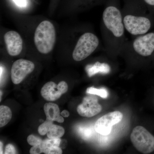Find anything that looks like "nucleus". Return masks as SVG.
Listing matches in <instances>:
<instances>
[{"instance_id": "4", "label": "nucleus", "mask_w": 154, "mask_h": 154, "mask_svg": "<svg viewBox=\"0 0 154 154\" xmlns=\"http://www.w3.org/2000/svg\"><path fill=\"white\" fill-rule=\"evenodd\" d=\"M56 34L54 26L48 21L41 22L37 26L34 41L35 46L39 52L47 54L52 51L55 44Z\"/></svg>"}, {"instance_id": "27", "label": "nucleus", "mask_w": 154, "mask_h": 154, "mask_svg": "<svg viewBox=\"0 0 154 154\" xmlns=\"http://www.w3.org/2000/svg\"><path fill=\"white\" fill-rule=\"evenodd\" d=\"M0 147H1V149H0V153L1 154H3V144L2 143V142H0Z\"/></svg>"}, {"instance_id": "2", "label": "nucleus", "mask_w": 154, "mask_h": 154, "mask_svg": "<svg viewBox=\"0 0 154 154\" xmlns=\"http://www.w3.org/2000/svg\"><path fill=\"white\" fill-rule=\"evenodd\" d=\"M122 9V19L125 30L136 36L149 32L154 26V17L140 0H123Z\"/></svg>"}, {"instance_id": "26", "label": "nucleus", "mask_w": 154, "mask_h": 154, "mask_svg": "<svg viewBox=\"0 0 154 154\" xmlns=\"http://www.w3.org/2000/svg\"><path fill=\"white\" fill-rule=\"evenodd\" d=\"M61 115L64 117H68L69 116L70 113L68 110H64L60 113Z\"/></svg>"}, {"instance_id": "12", "label": "nucleus", "mask_w": 154, "mask_h": 154, "mask_svg": "<svg viewBox=\"0 0 154 154\" xmlns=\"http://www.w3.org/2000/svg\"><path fill=\"white\" fill-rule=\"evenodd\" d=\"M44 110L46 119L52 122L63 123L64 121L63 116L61 115L60 108L57 105L52 102H48L44 105Z\"/></svg>"}, {"instance_id": "15", "label": "nucleus", "mask_w": 154, "mask_h": 154, "mask_svg": "<svg viewBox=\"0 0 154 154\" xmlns=\"http://www.w3.org/2000/svg\"><path fill=\"white\" fill-rule=\"evenodd\" d=\"M65 130L63 127L56 125L52 124L47 132L48 137L50 139L60 138L63 136Z\"/></svg>"}, {"instance_id": "6", "label": "nucleus", "mask_w": 154, "mask_h": 154, "mask_svg": "<svg viewBox=\"0 0 154 154\" xmlns=\"http://www.w3.org/2000/svg\"><path fill=\"white\" fill-rule=\"evenodd\" d=\"M130 139L134 147L142 153L149 154L154 151V136L143 127H135Z\"/></svg>"}, {"instance_id": "20", "label": "nucleus", "mask_w": 154, "mask_h": 154, "mask_svg": "<svg viewBox=\"0 0 154 154\" xmlns=\"http://www.w3.org/2000/svg\"><path fill=\"white\" fill-rule=\"evenodd\" d=\"M42 141L40 138L33 135H30L27 138V142L28 144L32 146L40 144L42 143Z\"/></svg>"}, {"instance_id": "5", "label": "nucleus", "mask_w": 154, "mask_h": 154, "mask_svg": "<svg viewBox=\"0 0 154 154\" xmlns=\"http://www.w3.org/2000/svg\"><path fill=\"white\" fill-rule=\"evenodd\" d=\"M99 45V38L91 32H86L80 36L72 52V58L77 62L84 60L94 53Z\"/></svg>"}, {"instance_id": "23", "label": "nucleus", "mask_w": 154, "mask_h": 154, "mask_svg": "<svg viewBox=\"0 0 154 154\" xmlns=\"http://www.w3.org/2000/svg\"><path fill=\"white\" fill-rule=\"evenodd\" d=\"M43 152V148L42 143L37 145L32 146L30 150V154H39Z\"/></svg>"}, {"instance_id": "10", "label": "nucleus", "mask_w": 154, "mask_h": 154, "mask_svg": "<svg viewBox=\"0 0 154 154\" xmlns=\"http://www.w3.org/2000/svg\"><path fill=\"white\" fill-rule=\"evenodd\" d=\"M68 89V86L64 81H62L57 85L54 82H50L46 83L42 88L41 95L48 101H54L65 94Z\"/></svg>"}, {"instance_id": "24", "label": "nucleus", "mask_w": 154, "mask_h": 154, "mask_svg": "<svg viewBox=\"0 0 154 154\" xmlns=\"http://www.w3.org/2000/svg\"><path fill=\"white\" fill-rule=\"evenodd\" d=\"M16 149L13 145L8 144L6 146L5 149V154H16Z\"/></svg>"}, {"instance_id": "22", "label": "nucleus", "mask_w": 154, "mask_h": 154, "mask_svg": "<svg viewBox=\"0 0 154 154\" xmlns=\"http://www.w3.org/2000/svg\"><path fill=\"white\" fill-rule=\"evenodd\" d=\"M79 133L84 139H88L92 135V130L88 128H81L79 129Z\"/></svg>"}, {"instance_id": "17", "label": "nucleus", "mask_w": 154, "mask_h": 154, "mask_svg": "<svg viewBox=\"0 0 154 154\" xmlns=\"http://www.w3.org/2000/svg\"><path fill=\"white\" fill-rule=\"evenodd\" d=\"M61 140L60 138L56 139H47L42 141V147L43 148V151L44 150L49 148L51 147L56 146H60Z\"/></svg>"}, {"instance_id": "8", "label": "nucleus", "mask_w": 154, "mask_h": 154, "mask_svg": "<svg viewBox=\"0 0 154 154\" xmlns=\"http://www.w3.org/2000/svg\"><path fill=\"white\" fill-rule=\"evenodd\" d=\"M34 64L27 60L20 59L13 63L11 70V80L15 85L22 82L28 75L34 70Z\"/></svg>"}, {"instance_id": "18", "label": "nucleus", "mask_w": 154, "mask_h": 154, "mask_svg": "<svg viewBox=\"0 0 154 154\" xmlns=\"http://www.w3.org/2000/svg\"><path fill=\"white\" fill-rule=\"evenodd\" d=\"M53 122L49 121L46 119V121L43 122L39 125L38 128V132L41 135H45L47 134V132L53 124Z\"/></svg>"}, {"instance_id": "1", "label": "nucleus", "mask_w": 154, "mask_h": 154, "mask_svg": "<svg viewBox=\"0 0 154 154\" xmlns=\"http://www.w3.org/2000/svg\"><path fill=\"white\" fill-rule=\"evenodd\" d=\"M102 17L105 49L110 54L120 53L126 41L119 0H106Z\"/></svg>"}, {"instance_id": "16", "label": "nucleus", "mask_w": 154, "mask_h": 154, "mask_svg": "<svg viewBox=\"0 0 154 154\" xmlns=\"http://www.w3.org/2000/svg\"><path fill=\"white\" fill-rule=\"evenodd\" d=\"M87 93L91 95H97L104 99H106L108 96V92L105 88L97 89L94 87H90L87 89Z\"/></svg>"}, {"instance_id": "19", "label": "nucleus", "mask_w": 154, "mask_h": 154, "mask_svg": "<svg viewBox=\"0 0 154 154\" xmlns=\"http://www.w3.org/2000/svg\"><path fill=\"white\" fill-rule=\"evenodd\" d=\"M147 9L149 13L154 17V0H140Z\"/></svg>"}, {"instance_id": "13", "label": "nucleus", "mask_w": 154, "mask_h": 154, "mask_svg": "<svg viewBox=\"0 0 154 154\" xmlns=\"http://www.w3.org/2000/svg\"><path fill=\"white\" fill-rule=\"evenodd\" d=\"M87 71L89 76L91 77L97 73H108L110 72V68L107 64L97 62L94 66H87Z\"/></svg>"}, {"instance_id": "25", "label": "nucleus", "mask_w": 154, "mask_h": 154, "mask_svg": "<svg viewBox=\"0 0 154 154\" xmlns=\"http://www.w3.org/2000/svg\"><path fill=\"white\" fill-rule=\"evenodd\" d=\"M13 1L17 6L21 8H24L27 6V2L26 0H13Z\"/></svg>"}, {"instance_id": "7", "label": "nucleus", "mask_w": 154, "mask_h": 154, "mask_svg": "<svg viewBox=\"0 0 154 154\" xmlns=\"http://www.w3.org/2000/svg\"><path fill=\"white\" fill-rule=\"evenodd\" d=\"M123 114L120 111L110 112L103 116L96 121L94 125L96 132L102 135L109 134L113 125L122 120Z\"/></svg>"}, {"instance_id": "9", "label": "nucleus", "mask_w": 154, "mask_h": 154, "mask_svg": "<svg viewBox=\"0 0 154 154\" xmlns=\"http://www.w3.org/2000/svg\"><path fill=\"white\" fill-rule=\"evenodd\" d=\"M102 109L97 97L92 94L84 97L82 104L77 107V110L81 116L91 117L99 114Z\"/></svg>"}, {"instance_id": "3", "label": "nucleus", "mask_w": 154, "mask_h": 154, "mask_svg": "<svg viewBox=\"0 0 154 154\" xmlns=\"http://www.w3.org/2000/svg\"><path fill=\"white\" fill-rule=\"evenodd\" d=\"M122 53L143 58L154 56V31L125 41L120 53Z\"/></svg>"}, {"instance_id": "11", "label": "nucleus", "mask_w": 154, "mask_h": 154, "mask_svg": "<svg viewBox=\"0 0 154 154\" xmlns=\"http://www.w3.org/2000/svg\"><path fill=\"white\" fill-rule=\"evenodd\" d=\"M4 40L8 53L16 56L21 53L23 48V40L20 34L15 31H10L4 36Z\"/></svg>"}, {"instance_id": "21", "label": "nucleus", "mask_w": 154, "mask_h": 154, "mask_svg": "<svg viewBox=\"0 0 154 154\" xmlns=\"http://www.w3.org/2000/svg\"><path fill=\"white\" fill-rule=\"evenodd\" d=\"M43 153L45 154H62L63 151L60 147L53 146L44 150Z\"/></svg>"}, {"instance_id": "14", "label": "nucleus", "mask_w": 154, "mask_h": 154, "mask_svg": "<svg viewBox=\"0 0 154 154\" xmlns=\"http://www.w3.org/2000/svg\"><path fill=\"white\" fill-rule=\"evenodd\" d=\"M12 111L8 107L5 105L0 106V127L5 126L12 118Z\"/></svg>"}, {"instance_id": "28", "label": "nucleus", "mask_w": 154, "mask_h": 154, "mask_svg": "<svg viewBox=\"0 0 154 154\" xmlns=\"http://www.w3.org/2000/svg\"><path fill=\"white\" fill-rule=\"evenodd\" d=\"M98 1H99V2H100L102 3H105V2H106V0H98Z\"/></svg>"}]
</instances>
